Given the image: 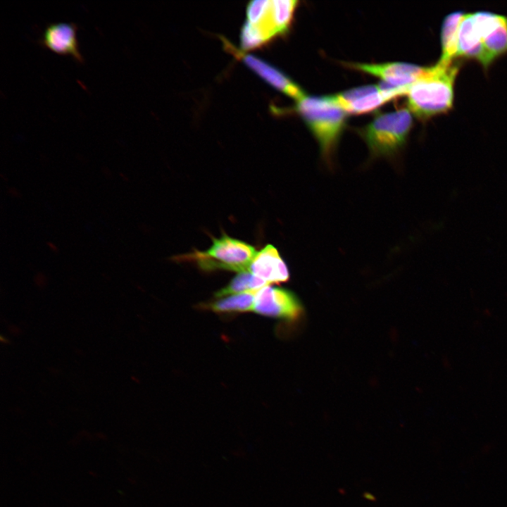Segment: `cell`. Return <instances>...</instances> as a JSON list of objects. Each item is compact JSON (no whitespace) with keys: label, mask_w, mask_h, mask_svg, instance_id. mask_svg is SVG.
Listing matches in <instances>:
<instances>
[{"label":"cell","mask_w":507,"mask_h":507,"mask_svg":"<svg viewBox=\"0 0 507 507\" xmlns=\"http://www.w3.org/2000/svg\"><path fill=\"white\" fill-rule=\"evenodd\" d=\"M461 63L456 59H442L427 68L425 74L411 84L406 94L407 106L420 120L446 113L453 107V89Z\"/></svg>","instance_id":"cell-1"},{"label":"cell","mask_w":507,"mask_h":507,"mask_svg":"<svg viewBox=\"0 0 507 507\" xmlns=\"http://www.w3.org/2000/svg\"><path fill=\"white\" fill-rule=\"evenodd\" d=\"M294 109L316 139L323 155L329 156L344 130L347 113L328 96L306 94L296 101Z\"/></svg>","instance_id":"cell-2"},{"label":"cell","mask_w":507,"mask_h":507,"mask_svg":"<svg viewBox=\"0 0 507 507\" xmlns=\"http://www.w3.org/2000/svg\"><path fill=\"white\" fill-rule=\"evenodd\" d=\"M412 113L408 108L377 115L361 130L370 151L389 155L401 147L413 125Z\"/></svg>","instance_id":"cell-3"},{"label":"cell","mask_w":507,"mask_h":507,"mask_svg":"<svg viewBox=\"0 0 507 507\" xmlns=\"http://www.w3.org/2000/svg\"><path fill=\"white\" fill-rule=\"evenodd\" d=\"M257 254L251 245L223 234L213 238L211 247L205 251H196L182 259L192 260L204 270H225L246 272Z\"/></svg>","instance_id":"cell-4"},{"label":"cell","mask_w":507,"mask_h":507,"mask_svg":"<svg viewBox=\"0 0 507 507\" xmlns=\"http://www.w3.org/2000/svg\"><path fill=\"white\" fill-rule=\"evenodd\" d=\"M474 31L482 49L484 68L507 53V17L488 11L471 13Z\"/></svg>","instance_id":"cell-5"},{"label":"cell","mask_w":507,"mask_h":507,"mask_svg":"<svg viewBox=\"0 0 507 507\" xmlns=\"http://www.w3.org/2000/svg\"><path fill=\"white\" fill-rule=\"evenodd\" d=\"M222 41L227 51H229L235 58L241 61L247 68L275 89L295 101H298L306 95L298 84L279 68L261 58L242 51L226 39L222 38Z\"/></svg>","instance_id":"cell-6"},{"label":"cell","mask_w":507,"mask_h":507,"mask_svg":"<svg viewBox=\"0 0 507 507\" xmlns=\"http://www.w3.org/2000/svg\"><path fill=\"white\" fill-rule=\"evenodd\" d=\"M253 311L264 316L295 320L301 315L302 307L292 292L268 284L257 292Z\"/></svg>","instance_id":"cell-7"},{"label":"cell","mask_w":507,"mask_h":507,"mask_svg":"<svg viewBox=\"0 0 507 507\" xmlns=\"http://www.w3.org/2000/svg\"><path fill=\"white\" fill-rule=\"evenodd\" d=\"M349 65L378 77L386 84L396 87H409L425 74L427 68L403 62L353 63Z\"/></svg>","instance_id":"cell-8"},{"label":"cell","mask_w":507,"mask_h":507,"mask_svg":"<svg viewBox=\"0 0 507 507\" xmlns=\"http://www.w3.org/2000/svg\"><path fill=\"white\" fill-rule=\"evenodd\" d=\"M77 27L74 23H53L46 25L39 44L51 51L70 56L75 61L83 63L76 37Z\"/></svg>","instance_id":"cell-9"},{"label":"cell","mask_w":507,"mask_h":507,"mask_svg":"<svg viewBox=\"0 0 507 507\" xmlns=\"http://www.w3.org/2000/svg\"><path fill=\"white\" fill-rule=\"evenodd\" d=\"M248 271L268 284L286 282L289 278L286 263L277 249L271 244L266 245L257 252Z\"/></svg>","instance_id":"cell-10"},{"label":"cell","mask_w":507,"mask_h":507,"mask_svg":"<svg viewBox=\"0 0 507 507\" xmlns=\"http://www.w3.org/2000/svg\"><path fill=\"white\" fill-rule=\"evenodd\" d=\"M297 4L295 0H271L267 25L274 37L287 32Z\"/></svg>","instance_id":"cell-11"},{"label":"cell","mask_w":507,"mask_h":507,"mask_svg":"<svg viewBox=\"0 0 507 507\" xmlns=\"http://www.w3.org/2000/svg\"><path fill=\"white\" fill-rule=\"evenodd\" d=\"M465 13L454 11L446 15L441 31L442 59H456L459 26Z\"/></svg>","instance_id":"cell-12"},{"label":"cell","mask_w":507,"mask_h":507,"mask_svg":"<svg viewBox=\"0 0 507 507\" xmlns=\"http://www.w3.org/2000/svg\"><path fill=\"white\" fill-rule=\"evenodd\" d=\"M258 291L252 290L223 297L206 304V308L220 313L253 311L255 296Z\"/></svg>","instance_id":"cell-13"},{"label":"cell","mask_w":507,"mask_h":507,"mask_svg":"<svg viewBox=\"0 0 507 507\" xmlns=\"http://www.w3.org/2000/svg\"><path fill=\"white\" fill-rule=\"evenodd\" d=\"M268 284L249 271L239 273L225 287L215 294V298L240 294L252 290H259Z\"/></svg>","instance_id":"cell-14"},{"label":"cell","mask_w":507,"mask_h":507,"mask_svg":"<svg viewBox=\"0 0 507 507\" xmlns=\"http://www.w3.org/2000/svg\"><path fill=\"white\" fill-rule=\"evenodd\" d=\"M270 40L272 38L265 30L258 25L245 21L240 31L239 49L247 53L265 46Z\"/></svg>","instance_id":"cell-15"},{"label":"cell","mask_w":507,"mask_h":507,"mask_svg":"<svg viewBox=\"0 0 507 507\" xmlns=\"http://www.w3.org/2000/svg\"><path fill=\"white\" fill-rule=\"evenodd\" d=\"M271 0H256L250 1L246 9V21L256 25H261L265 20L270 8Z\"/></svg>","instance_id":"cell-16"},{"label":"cell","mask_w":507,"mask_h":507,"mask_svg":"<svg viewBox=\"0 0 507 507\" xmlns=\"http://www.w3.org/2000/svg\"><path fill=\"white\" fill-rule=\"evenodd\" d=\"M35 280L38 286L42 287L45 284L46 282V277L43 273H39L35 275Z\"/></svg>","instance_id":"cell-17"},{"label":"cell","mask_w":507,"mask_h":507,"mask_svg":"<svg viewBox=\"0 0 507 507\" xmlns=\"http://www.w3.org/2000/svg\"><path fill=\"white\" fill-rule=\"evenodd\" d=\"M8 193L14 198H19L21 196L20 192L15 187L9 188Z\"/></svg>","instance_id":"cell-18"},{"label":"cell","mask_w":507,"mask_h":507,"mask_svg":"<svg viewBox=\"0 0 507 507\" xmlns=\"http://www.w3.org/2000/svg\"><path fill=\"white\" fill-rule=\"evenodd\" d=\"M47 245H48L49 248L51 249V251H53V252H54V253H58V246H57L56 244H54L53 242H47Z\"/></svg>","instance_id":"cell-19"}]
</instances>
